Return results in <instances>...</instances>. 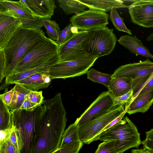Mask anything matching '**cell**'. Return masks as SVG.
Segmentation results:
<instances>
[{"mask_svg":"<svg viewBox=\"0 0 153 153\" xmlns=\"http://www.w3.org/2000/svg\"><path fill=\"white\" fill-rule=\"evenodd\" d=\"M42 104L43 112L30 153H53L59 150L65 131L67 118L61 93Z\"/></svg>","mask_w":153,"mask_h":153,"instance_id":"6da1fadb","label":"cell"},{"mask_svg":"<svg viewBox=\"0 0 153 153\" xmlns=\"http://www.w3.org/2000/svg\"><path fill=\"white\" fill-rule=\"evenodd\" d=\"M45 37L41 29L20 27L14 33L4 49L7 63L6 76L12 74L27 52L36 42Z\"/></svg>","mask_w":153,"mask_h":153,"instance_id":"7a4b0ae2","label":"cell"},{"mask_svg":"<svg viewBox=\"0 0 153 153\" xmlns=\"http://www.w3.org/2000/svg\"><path fill=\"white\" fill-rule=\"evenodd\" d=\"M42 105L32 110L19 109L10 111L12 125L19 131L22 143L21 153H31L37 126L43 112Z\"/></svg>","mask_w":153,"mask_h":153,"instance_id":"3957f363","label":"cell"},{"mask_svg":"<svg viewBox=\"0 0 153 153\" xmlns=\"http://www.w3.org/2000/svg\"><path fill=\"white\" fill-rule=\"evenodd\" d=\"M97 140H115L116 149L118 153H123L132 148L138 149L142 142L137 127L127 117L97 136L93 142Z\"/></svg>","mask_w":153,"mask_h":153,"instance_id":"277c9868","label":"cell"},{"mask_svg":"<svg viewBox=\"0 0 153 153\" xmlns=\"http://www.w3.org/2000/svg\"><path fill=\"white\" fill-rule=\"evenodd\" d=\"M59 46L55 41L45 36L31 48L12 74L26 71L40 66L58 53Z\"/></svg>","mask_w":153,"mask_h":153,"instance_id":"5b68a950","label":"cell"},{"mask_svg":"<svg viewBox=\"0 0 153 153\" xmlns=\"http://www.w3.org/2000/svg\"><path fill=\"white\" fill-rule=\"evenodd\" d=\"M87 31L82 45L89 55H97L100 57L108 55L113 51L117 39L113 29L106 27Z\"/></svg>","mask_w":153,"mask_h":153,"instance_id":"8992f818","label":"cell"},{"mask_svg":"<svg viewBox=\"0 0 153 153\" xmlns=\"http://www.w3.org/2000/svg\"><path fill=\"white\" fill-rule=\"evenodd\" d=\"M125 111L124 106H118L85 123L79 127L80 140L83 144L92 143L108 125Z\"/></svg>","mask_w":153,"mask_h":153,"instance_id":"52a82bcc","label":"cell"},{"mask_svg":"<svg viewBox=\"0 0 153 153\" xmlns=\"http://www.w3.org/2000/svg\"><path fill=\"white\" fill-rule=\"evenodd\" d=\"M99 57L97 55H89L78 59L59 62L50 68L48 74L52 79L79 76L86 74Z\"/></svg>","mask_w":153,"mask_h":153,"instance_id":"ba28073f","label":"cell"},{"mask_svg":"<svg viewBox=\"0 0 153 153\" xmlns=\"http://www.w3.org/2000/svg\"><path fill=\"white\" fill-rule=\"evenodd\" d=\"M153 72V62L149 59L121 65L116 69L111 77H128L133 80V90Z\"/></svg>","mask_w":153,"mask_h":153,"instance_id":"9c48e42d","label":"cell"},{"mask_svg":"<svg viewBox=\"0 0 153 153\" xmlns=\"http://www.w3.org/2000/svg\"><path fill=\"white\" fill-rule=\"evenodd\" d=\"M108 15L105 12L90 9L73 16L70 19L72 26L80 30L104 27L108 24Z\"/></svg>","mask_w":153,"mask_h":153,"instance_id":"30bf717a","label":"cell"},{"mask_svg":"<svg viewBox=\"0 0 153 153\" xmlns=\"http://www.w3.org/2000/svg\"><path fill=\"white\" fill-rule=\"evenodd\" d=\"M87 33L86 30L79 31L74 33L67 42L59 46V62L78 59L89 55L82 45Z\"/></svg>","mask_w":153,"mask_h":153,"instance_id":"8fae6325","label":"cell"},{"mask_svg":"<svg viewBox=\"0 0 153 153\" xmlns=\"http://www.w3.org/2000/svg\"><path fill=\"white\" fill-rule=\"evenodd\" d=\"M116 107L114 105L113 98L109 91L103 92L79 117L77 118L75 123L79 126Z\"/></svg>","mask_w":153,"mask_h":153,"instance_id":"7c38bea8","label":"cell"},{"mask_svg":"<svg viewBox=\"0 0 153 153\" xmlns=\"http://www.w3.org/2000/svg\"><path fill=\"white\" fill-rule=\"evenodd\" d=\"M128 9L131 22L144 27H153V0L133 1Z\"/></svg>","mask_w":153,"mask_h":153,"instance_id":"4fadbf2b","label":"cell"},{"mask_svg":"<svg viewBox=\"0 0 153 153\" xmlns=\"http://www.w3.org/2000/svg\"><path fill=\"white\" fill-rule=\"evenodd\" d=\"M24 6L35 18H51L56 7L53 0H21Z\"/></svg>","mask_w":153,"mask_h":153,"instance_id":"5bb4252c","label":"cell"},{"mask_svg":"<svg viewBox=\"0 0 153 153\" xmlns=\"http://www.w3.org/2000/svg\"><path fill=\"white\" fill-rule=\"evenodd\" d=\"M59 56L58 53L47 61L34 68L22 72L12 74L6 77L5 82L0 87V90L4 89L11 84H15L33 74L39 73H48L50 68L59 62Z\"/></svg>","mask_w":153,"mask_h":153,"instance_id":"9a60e30c","label":"cell"},{"mask_svg":"<svg viewBox=\"0 0 153 153\" xmlns=\"http://www.w3.org/2000/svg\"><path fill=\"white\" fill-rule=\"evenodd\" d=\"M21 26V22L14 17L0 14V50L4 49Z\"/></svg>","mask_w":153,"mask_h":153,"instance_id":"2e32d148","label":"cell"},{"mask_svg":"<svg viewBox=\"0 0 153 153\" xmlns=\"http://www.w3.org/2000/svg\"><path fill=\"white\" fill-rule=\"evenodd\" d=\"M153 104V87L138 95L124 106L126 113L129 115L146 112Z\"/></svg>","mask_w":153,"mask_h":153,"instance_id":"e0dca14e","label":"cell"},{"mask_svg":"<svg viewBox=\"0 0 153 153\" xmlns=\"http://www.w3.org/2000/svg\"><path fill=\"white\" fill-rule=\"evenodd\" d=\"M0 14L11 16L17 19L35 18L25 7L21 0L18 1L0 0Z\"/></svg>","mask_w":153,"mask_h":153,"instance_id":"ac0fdd59","label":"cell"},{"mask_svg":"<svg viewBox=\"0 0 153 153\" xmlns=\"http://www.w3.org/2000/svg\"><path fill=\"white\" fill-rule=\"evenodd\" d=\"M117 41L133 54L141 56L146 58L153 60V55L136 35L134 36L129 35L121 36Z\"/></svg>","mask_w":153,"mask_h":153,"instance_id":"d6986e66","label":"cell"},{"mask_svg":"<svg viewBox=\"0 0 153 153\" xmlns=\"http://www.w3.org/2000/svg\"><path fill=\"white\" fill-rule=\"evenodd\" d=\"M52 80L48 73H39L30 76L16 83L20 84L31 91H38L39 89L47 88Z\"/></svg>","mask_w":153,"mask_h":153,"instance_id":"ffe728a7","label":"cell"},{"mask_svg":"<svg viewBox=\"0 0 153 153\" xmlns=\"http://www.w3.org/2000/svg\"><path fill=\"white\" fill-rule=\"evenodd\" d=\"M86 5L90 9L106 12L113 8H128L129 5L124 4L123 0H77Z\"/></svg>","mask_w":153,"mask_h":153,"instance_id":"44dd1931","label":"cell"},{"mask_svg":"<svg viewBox=\"0 0 153 153\" xmlns=\"http://www.w3.org/2000/svg\"><path fill=\"white\" fill-rule=\"evenodd\" d=\"M133 81L128 77L112 78L108 91L113 97L121 96L133 90Z\"/></svg>","mask_w":153,"mask_h":153,"instance_id":"7402d4cb","label":"cell"},{"mask_svg":"<svg viewBox=\"0 0 153 153\" xmlns=\"http://www.w3.org/2000/svg\"><path fill=\"white\" fill-rule=\"evenodd\" d=\"M15 84L13 97L11 103L8 107L10 111L19 109L25 100L26 95L31 91L20 84Z\"/></svg>","mask_w":153,"mask_h":153,"instance_id":"603a6c76","label":"cell"},{"mask_svg":"<svg viewBox=\"0 0 153 153\" xmlns=\"http://www.w3.org/2000/svg\"><path fill=\"white\" fill-rule=\"evenodd\" d=\"M59 6L66 14H76L85 11L87 7L77 0H58Z\"/></svg>","mask_w":153,"mask_h":153,"instance_id":"cb8c5ba5","label":"cell"},{"mask_svg":"<svg viewBox=\"0 0 153 153\" xmlns=\"http://www.w3.org/2000/svg\"><path fill=\"white\" fill-rule=\"evenodd\" d=\"M79 127L75 122L68 127L62 136L60 148L71 143L80 141L79 134Z\"/></svg>","mask_w":153,"mask_h":153,"instance_id":"d4e9b609","label":"cell"},{"mask_svg":"<svg viewBox=\"0 0 153 153\" xmlns=\"http://www.w3.org/2000/svg\"><path fill=\"white\" fill-rule=\"evenodd\" d=\"M87 79L92 81L102 84L109 88L112 78V74L102 73L91 68L87 73Z\"/></svg>","mask_w":153,"mask_h":153,"instance_id":"484cf974","label":"cell"},{"mask_svg":"<svg viewBox=\"0 0 153 153\" xmlns=\"http://www.w3.org/2000/svg\"><path fill=\"white\" fill-rule=\"evenodd\" d=\"M11 112L8 107L0 99V129L5 130L11 128Z\"/></svg>","mask_w":153,"mask_h":153,"instance_id":"4316f807","label":"cell"},{"mask_svg":"<svg viewBox=\"0 0 153 153\" xmlns=\"http://www.w3.org/2000/svg\"><path fill=\"white\" fill-rule=\"evenodd\" d=\"M40 19L46 29L49 38L54 41L57 40L60 31L58 24L55 21L51 20L50 19Z\"/></svg>","mask_w":153,"mask_h":153,"instance_id":"83f0119b","label":"cell"},{"mask_svg":"<svg viewBox=\"0 0 153 153\" xmlns=\"http://www.w3.org/2000/svg\"><path fill=\"white\" fill-rule=\"evenodd\" d=\"M115 28L119 31L125 32L132 36L131 30L125 25L123 19L117 12L116 9L113 8L110 11L109 17Z\"/></svg>","mask_w":153,"mask_h":153,"instance_id":"f1b7e54d","label":"cell"},{"mask_svg":"<svg viewBox=\"0 0 153 153\" xmlns=\"http://www.w3.org/2000/svg\"><path fill=\"white\" fill-rule=\"evenodd\" d=\"M152 87H153V72L133 90V97L131 100L134 99L138 95Z\"/></svg>","mask_w":153,"mask_h":153,"instance_id":"f546056e","label":"cell"},{"mask_svg":"<svg viewBox=\"0 0 153 153\" xmlns=\"http://www.w3.org/2000/svg\"><path fill=\"white\" fill-rule=\"evenodd\" d=\"M78 31V29L73 26L70 23L63 30L60 31L58 39L55 41L59 46L60 45L69 40L74 33Z\"/></svg>","mask_w":153,"mask_h":153,"instance_id":"4dcf8cb0","label":"cell"},{"mask_svg":"<svg viewBox=\"0 0 153 153\" xmlns=\"http://www.w3.org/2000/svg\"><path fill=\"white\" fill-rule=\"evenodd\" d=\"M115 144V140L104 141L98 145L95 153H118Z\"/></svg>","mask_w":153,"mask_h":153,"instance_id":"1f68e13d","label":"cell"},{"mask_svg":"<svg viewBox=\"0 0 153 153\" xmlns=\"http://www.w3.org/2000/svg\"><path fill=\"white\" fill-rule=\"evenodd\" d=\"M9 140L15 146L16 149L21 153L23 148V144L21 136L15 127L12 125Z\"/></svg>","mask_w":153,"mask_h":153,"instance_id":"d6a6232c","label":"cell"},{"mask_svg":"<svg viewBox=\"0 0 153 153\" xmlns=\"http://www.w3.org/2000/svg\"><path fill=\"white\" fill-rule=\"evenodd\" d=\"M83 143L81 141L68 144L53 153H78Z\"/></svg>","mask_w":153,"mask_h":153,"instance_id":"836d02e7","label":"cell"},{"mask_svg":"<svg viewBox=\"0 0 153 153\" xmlns=\"http://www.w3.org/2000/svg\"><path fill=\"white\" fill-rule=\"evenodd\" d=\"M25 99L37 105L42 104L44 101L42 91H31L26 95Z\"/></svg>","mask_w":153,"mask_h":153,"instance_id":"e575fe53","label":"cell"},{"mask_svg":"<svg viewBox=\"0 0 153 153\" xmlns=\"http://www.w3.org/2000/svg\"><path fill=\"white\" fill-rule=\"evenodd\" d=\"M133 93V90H132L121 96L113 97L114 106H125L127 103L130 102L132 98Z\"/></svg>","mask_w":153,"mask_h":153,"instance_id":"d590c367","label":"cell"},{"mask_svg":"<svg viewBox=\"0 0 153 153\" xmlns=\"http://www.w3.org/2000/svg\"><path fill=\"white\" fill-rule=\"evenodd\" d=\"M7 63L4 50H0V82L6 76Z\"/></svg>","mask_w":153,"mask_h":153,"instance_id":"8d00e7d4","label":"cell"},{"mask_svg":"<svg viewBox=\"0 0 153 153\" xmlns=\"http://www.w3.org/2000/svg\"><path fill=\"white\" fill-rule=\"evenodd\" d=\"M146 138L141 142L143 149L145 150H153V128L146 132Z\"/></svg>","mask_w":153,"mask_h":153,"instance_id":"74e56055","label":"cell"},{"mask_svg":"<svg viewBox=\"0 0 153 153\" xmlns=\"http://www.w3.org/2000/svg\"><path fill=\"white\" fill-rule=\"evenodd\" d=\"M14 88L9 91H7V90L3 94L0 95V99H1L8 107L11 103L14 94Z\"/></svg>","mask_w":153,"mask_h":153,"instance_id":"f35d334b","label":"cell"},{"mask_svg":"<svg viewBox=\"0 0 153 153\" xmlns=\"http://www.w3.org/2000/svg\"><path fill=\"white\" fill-rule=\"evenodd\" d=\"M126 113V111H125L121 114H120L119 116L117 117V118L112 121L108 125L102 130L101 133L98 135H100V134L103 133L104 132L110 128L114 126L115 124L118 123L122 120L123 117Z\"/></svg>","mask_w":153,"mask_h":153,"instance_id":"ab89813d","label":"cell"},{"mask_svg":"<svg viewBox=\"0 0 153 153\" xmlns=\"http://www.w3.org/2000/svg\"><path fill=\"white\" fill-rule=\"evenodd\" d=\"M38 105L25 99V100L19 108V109L27 111L32 110L34 109Z\"/></svg>","mask_w":153,"mask_h":153,"instance_id":"60d3db41","label":"cell"},{"mask_svg":"<svg viewBox=\"0 0 153 153\" xmlns=\"http://www.w3.org/2000/svg\"><path fill=\"white\" fill-rule=\"evenodd\" d=\"M11 128L5 130H0V145L4 143L7 140L9 139Z\"/></svg>","mask_w":153,"mask_h":153,"instance_id":"b9f144b4","label":"cell"},{"mask_svg":"<svg viewBox=\"0 0 153 153\" xmlns=\"http://www.w3.org/2000/svg\"><path fill=\"white\" fill-rule=\"evenodd\" d=\"M5 145L6 153H16V148L9 139L5 142Z\"/></svg>","mask_w":153,"mask_h":153,"instance_id":"7bdbcfd3","label":"cell"},{"mask_svg":"<svg viewBox=\"0 0 153 153\" xmlns=\"http://www.w3.org/2000/svg\"><path fill=\"white\" fill-rule=\"evenodd\" d=\"M131 153H147L144 149H133L131 151Z\"/></svg>","mask_w":153,"mask_h":153,"instance_id":"ee69618b","label":"cell"},{"mask_svg":"<svg viewBox=\"0 0 153 153\" xmlns=\"http://www.w3.org/2000/svg\"><path fill=\"white\" fill-rule=\"evenodd\" d=\"M0 145V153H6V151L5 143L2 144Z\"/></svg>","mask_w":153,"mask_h":153,"instance_id":"f6af8a7d","label":"cell"},{"mask_svg":"<svg viewBox=\"0 0 153 153\" xmlns=\"http://www.w3.org/2000/svg\"><path fill=\"white\" fill-rule=\"evenodd\" d=\"M146 40L148 41L153 40V31L147 37Z\"/></svg>","mask_w":153,"mask_h":153,"instance_id":"bcb514c9","label":"cell"},{"mask_svg":"<svg viewBox=\"0 0 153 153\" xmlns=\"http://www.w3.org/2000/svg\"><path fill=\"white\" fill-rule=\"evenodd\" d=\"M146 150L147 153H153V150L148 149Z\"/></svg>","mask_w":153,"mask_h":153,"instance_id":"7dc6e473","label":"cell"},{"mask_svg":"<svg viewBox=\"0 0 153 153\" xmlns=\"http://www.w3.org/2000/svg\"><path fill=\"white\" fill-rule=\"evenodd\" d=\"M16 153H20L16 149Z\"/></svg>","mask_w":153,"mask_h":153,"instance_id":"c3c4849f","label":"cell"},{"mask_svg":"<svg viewBox=\"0 0 153 153\" xmlns=\"http://www.w3.org/2000/svg\"></svg>","mask_w":153,"mask_h":153,"instance_id":"681fc988","label":"cell"},{"mask_svg":"<svg viewBox=\"0 0 153 153\" xmlns=\"http://www.w3.org/2000/svg\"><path fill=\"white\" fill-rule=\"evenodd\" d=\"M153 150V149H152Z\"/></svg>","mask_w":153,"mask_h":153,"instance_id":"f907efd6","label":"cell"}]
</instances>
